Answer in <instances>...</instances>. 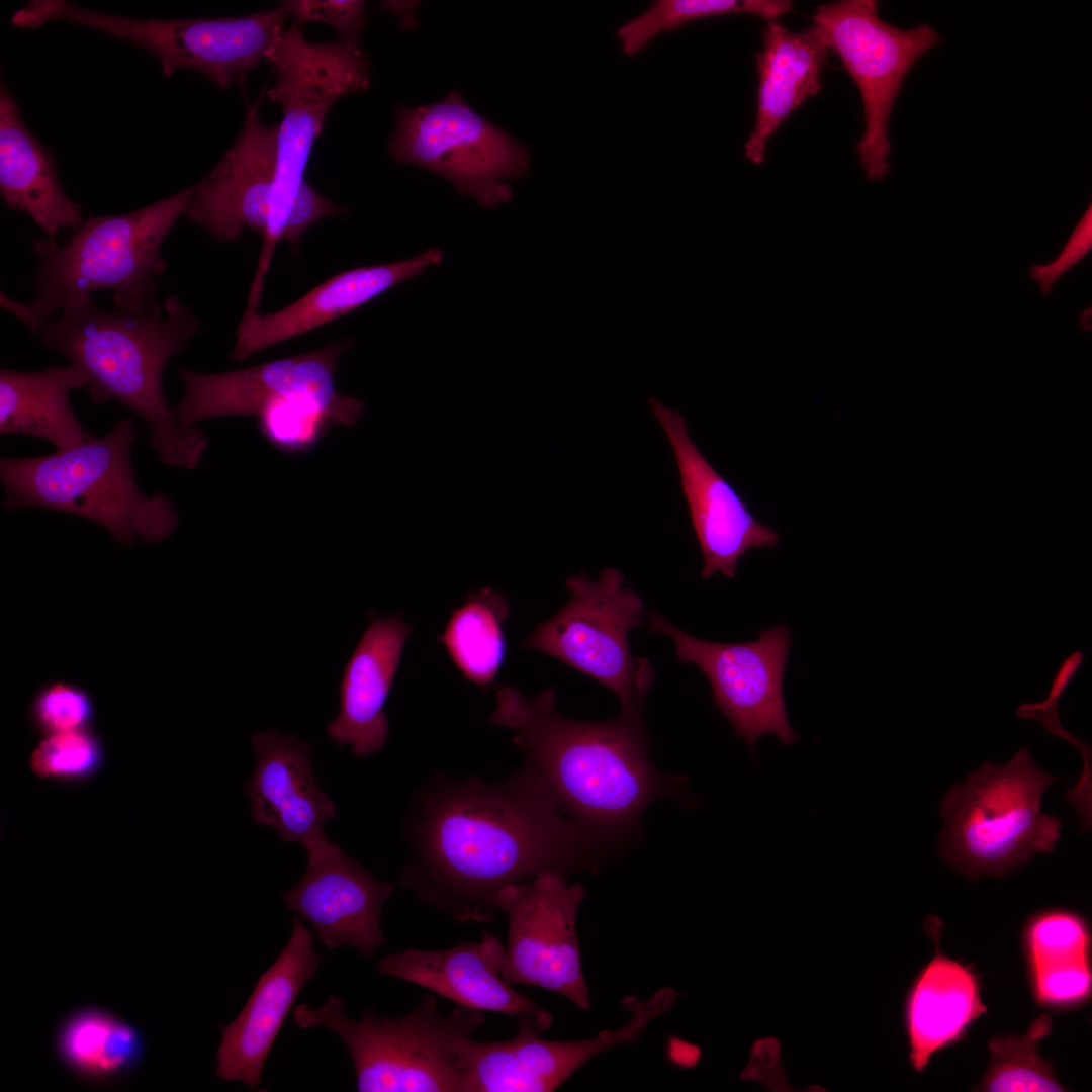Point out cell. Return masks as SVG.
<instances>
[{
    "instance_id": "32",
    "label": "cell",
    "mask_w": 1092,
    "mask_h": 1092,
    "mask_svg": "<svg viewBox=\"0 0 1092 1092\" xmlns=\"http://www.w3.org/2000/svg\"><path fill=\"white\" fill-rule=\"evenodd\" d=\"M786 0H657L643 13L623 23L615 32L624 55L633 57L665 31L707 17L727 14H752L767 22L779 20L793 11Z\"/></svg>"
},
{
    "instance_id": "30",
    "label": "cell",
    "mask_w": 1092,
    "mask_h": 1092,
    "mask_svg": "<svg viewBox=\"0 0 1092 1092\" xmlns=\"http://www.w3.org/2000/svg\"><path fill=\"white\" fill-rule=\"evenodd\" d=\"M66 1063L90 1078H107L132 1065L141 1052L136 1031L98 1010H84L68 1019L59 1036Z\"/></svg>"
},
{
    "instance_id": "31",
    "label": "cell",
    "mask_w": 1092,
    "mask_h": 1092,
    "mask_svg": "<svg viewBox=\"0 0 1092 1092\" xmlns=\"http://www.w3.org/2000/svg\"><path fill=\"white\" fill-rule=\"evenodd\" d=\"M1053 1019L1037 1016L1023 1035H996L989 1040L990 1061L974 1087L983 1092L1067 1091L1054 1065L1038 1053L1041 1040L1052 1032Z\"/></svg>"
},
{
    "instance_id": "39",
    "label": "cell",
    "mask_w": 1092,
    "mask_h": 1092,
    "mask_svg": "<svg viewBox=\"0 0 1092 1092\" xmlns=\"http://www.w3.org/2000/svg\"><path fill=\"white\" fill-rule=\"evenodd\" d=\"M1084 660L1085 655L1081 650L1073 652L1063 660L1057 673L1054 675L1046 699L1038 702L1040 707L1045 709H1058L1059 700L1081 669Z\"/></svg>"
},
{
    "instance_id": "11",
    "label": "cell",
    "mask_w": 1092,
    "mask_h": 1092,
    "mask_svg": "<svg viewBox=\"0 0 1092 1092\" xmlns=\"http://www.w3.org/2000/svg\"><path fill=\"white\" fill-rule=\"evenodd\" d=\"M812 20L859 90L866 126L855 150L867 180L883 181L892 172L888 125L896 99L912 67L941 38L925 23L911 29L887 23L874 0L821 4Z\"/></svg>"
},
{
    "instance_id": "10",
    "label": "cell",
    "mask_w": 1092,
    "mask_h": 1092,
    "mask_svg": "<svg viewBox=\"0 0 1092 1092\" xmlns=\"http://www.w3.org/2000/svg\"><path fill=\"white\" fill-rule=\"evenodd\" d=\"M568 602L540 623L523 647L546 653L610 689L621 711L644 707L655 671L645 657H634L629 633L645 617L644 602L625 586L616 568L605 567L596 580L585 572L565 583Z\"/></svg>"
},
{
    "instance_id": "34",
    "label": "cell",
    "mask_w": 1092,
    "mask_h": 1092,
    "mask_svg": "<svg viewBox=\"0 0 1092 1092\" xmlns=\"http://www.w3.org/2000/svg\"><path fill=\"white\" fill-rule=\"evenodd\" d=\"M257 417L263 437L287 454L312 450L328 429L338 425L334 414L325 404L305 396L274 400L266 404Z\"/></svg>"
},
{
    "instance_id": "19",
    "label": "cell",
    "mask_w": 1092,
    "mask_h": 1092,
    "mask_svg": "<svg viewBox=\"0 0 1092 1092\" xmlns=\"http://www.w3.org/2000/svg\"><path fill=\"white\" fill-rule=\"evenodd\" d=\"M278 125H264L258 105L248 106L243 129L217 166L199 180L185 214L221 242L244 228L264 238L273 199Z\"/></svg>"
},
{
    "instance_id": "15",
    "label": "cell",
    "mask_w": 1092,
    "mask_h": 1092,
    "mask_svg": "<svg viewBox=\"0 0 1092 1092\" xmlns=\"http://www.w3.org/2000/svg\"><path fill=\"white\" fill-rule=\"evenodd\" d=\"M679 993L663 987L647 1000L625 998L632 1014L620 1028L601 1031L590 1039L547 1040L540 1037L552 1017L542 1010L518 1017L516 1035L503 1041L468 1039L464 1050L465 1092H551L596 1055L636 1040L646 1026L666 1013Z\"/></svg>"
},
{
    "instance_id": "17",
    "label": "cell",
    "mask_w": 1092,
    "mask_h": 1092,
    "mask_svg": "<svg viewBox=\"0 0 1092 1092\" xmlns=\"http://www.w3.org/2000/svg\"><path fill=\"white\" fill-rule=\"evenodd\" d=\"M648 404L673 450L679 481L703 555L701 576L734 577L740 558L756 547L775 548L780 535L761 524L737 490L692 441L681 414L655 397Z\"/></svg>"
},
{
    "instance_id": "24",
    "label": "cell",
    "mask_w": 1092,
    "mask_h": 1092,
    "mask_svg": "<svg viewBox=\"0 0 1092 1092\" xmlns=\"http://www.w3.org/2000/svg\"><path fill=\"white\" fill-rule=\"evenodd\" d=\"M411 631L400 613L373 618L346 664L340 712L327 733L336 745L349 744L357 757L380 751L388 738L383 707Z\"/></svg>"
},
{
    "instance_id": "9",
    "label": "cell",
    "mask_w": 1092,
    "mask_h": 1092,
    "mask_svg": "<svg viewBox=\"0 0 1092 1092\" xmlns=\"http://www.w3.org/2000/svg\"><path fill=\"white\" fill-rule=\"evenodd\" d=\"M290 12L286 2L247 16L140 19L89 10L64 0H32L19 11L23 27L66 21L100 30L154 55L164 76L179 69L204 74L225 89L269 60L281 46Z\"/></svg>"
},
{
    "instance_id": "7",
    "label": "cell",
    "mask_w": 1092,
    "mask_h": 1092,
    "mask_svg": "<svg viewBox=\"0 0 1092 1092\" xmlns=\"http://www.w3.org/2000/svg\"><path fill=\"white\" fill-rule=\"evenodd\" d=\"M1055 780L1033 762L1027 746L1004 764L985 762L941 801L939 854L975 880L1002 878L1035 853L1053 852L1062 822L1042 812L1041 800Z\"/></svg>"
},
{
    "instance_id": "14",
    "label": "cell",
    "mask_w": 1092,
    "mask_h": 1092,
    "mask_svg": "<svg viewBox=\"0 0 1092 1092\" xmlns=\"http://www.w3.org/2000/svg\"><path fill=\"white\" fill-rule=\"evenodd\" d=\"M584 896L582 885L554 873L502 889L496 906L507 915L508 934L500 976L508 984L537 986L589 1009L576 931Z\"/></svg>"
},
{
    "instance_id": "18",
    "label": "cell",
    "mask_w": 1092,
    "mask_h": 1092,
    "mask_svg": "<svg viewBox=\"0 0 1092 1092\" xmlns=\"http://www.w3.org/2000/svg\"><path fill=\"white\" fill-rule=\"evenodd\" d=\"M394 886L349 857L330 840L307 850V867L297 884L282 894L286 908L315 930L333 950L352 946L372 959L385 943L381 912Z\"/></svg>"
},
{
    "instance_id": "13",
    "label": "cell",
    "mask_w": 1092,
    "mask_h": 1092,
    "mask_svg": "<svg viewBox=\"0 0 1092 1092\" xmlns=\"http://www.w3.org/2000/svg\"><path fill=\"white\" fill-rule=\"evenodd\" d=\"M648 629L672 640L677 659L697 665L710 682L713 701L743 738L751 754L756 742L774 734L783 744L797 741L785 706L783 678L791 647L782 623L761 630L743 643H718L694 637L659 612L648 617Z\"/></svg>"
},
{
    "instance_id": "28",
    "label": "cell",
    "mask_w": 1092,
    "mask_h": 1092,
    "mask_svg": "<svg viewBox=\"0 0 1092 1092\" xmlns=\"http://www.w3.org/2000/svg\"><path fill=\"white\" fill-rule=\"evenodd\" d=\"M87 376L77 364L44 370H0V433L49 441L66 451L94 437L76 416L70 394L86 388Z\"/></svg>"
},
{
    "instance_id": "4",
    "label": "cell",
    "mask_w": 1092,
    "mask_h": 1092,
    "mask_svg": "<svg viewBox=\"0 0 1092 1092\" xmlns=\"http://www.w3.org/2000/svg\"><path fill=\"white\" fill-rule=\"evenodd\" d=\"M198 188L199 181L128 213L89 216L62 246L55 238L34 239L35 298L25 304L1 291V306L36 334L68 301L99 290L112 291L118 309L163 312L157 280L167 261L161 248Z\"/></svg>"
},
{
    "instance_id": "29",
    "label": "cell",
    "mask_w": 1092,
    "mask_h": 1092,
    "mask_svg": "<svg viewBox=\"0 0 1092 1092\" xmlns=\"http://www.w3.org/2000/svg\"><path fill=\"white\" fill-rule=\"evenodd\" d=\"M510 615L507 597L492 587L469 593L462 606L452 611L444 632L438 636L463 676L486 689L505 662V623Z\"/></svg>"
},
{
    "instance_id": "35",
    "label": "cell",
    "mask_w": 1092,
    "mask_h": 1092,
    "mask_svg": "<svg viewBox=\"0 0 1092 1092\" xmlns=\"http://www.w3.org/2000/svg\"><path fill=\"white\" fill-rule=\"evenodd\" d=\"M104 755L102 740L89 728L43 736L29 765L40 779L78 782L99 771Z\"/></svg>"
},
{
    "instance_id": "2",
    "label": "cell",
    "mask_w": 1092,
    "mask_h": 1092,
    "mask_svg": "<svg viewBox=\"0 0 1092 1092\" xmlns=\"http://www.w3.org/2000/svg\"><path fill=\"white\" fill-rule=\"evenodd\" d=\"M555 702L551 687L530 699L506 686L489 722L514 731L525 765L599 855L635 834L657 799L691 804L687 778L661 772L650 758L643 707L585 721L562 716Z\"/></svg>"
},
{
    "instance_id": "3",
    "label": "cell",
    "mask_w": 1092,
    "mask_h": 1092,
    "mask_svg": "<svg viewBox=\"0 0 1092 1092\" xmlns=\"http://www.w3.org/2000/svg\"><path fill=\"white\" fill-rule=\"evenodd\" d=\"M163 308L161 313L107 310L91 295L81 296L68 301L37 334L43 347L84 370L95 403L116 400L145 421L162 463L193 469L208 439L197 427L177 420L164 392L163 374L203 324L174 295L164 300Z\"/></svg>"
},
{
    "instance_id": "26",
    "label": "cell",
    "mask_w": 1092,
    "mask_h": 1092,
    "mask_svg": "<svg viewBox=\"0 0 1092 1092\" xmlns=\"http://www.w3.org/2000/svg\"><path fill=\"white\" fill-rule=\"evenodd\" d=\"M829 53L813 25L792 32L775 20L762 29V48L755 57L756 117L744 145L745 157L752 164L764 162L766 145L781 124L821 91V73Z\"/></svg>"
},
{
    "instance_id": "6",
    "label": "cell",
    "mask_w": 1092,
    "mask_h": 1092,
    "mask_svg": "<svg viewBox=\"0 0 1092 1092\" xmlns=\"http://www.w3.org/2000/svg\"><path fill=\"white\" fill-rule=\"evenodd\" d=\"M292 1016L300 1028L322 1026L340 1036L359 1092H465V1045L485 1021L484 1011L459 1004L443 1015L431 995L398 1017L368 1009L352 1020L337 995L318 1007L299 1004Z\"/></svg>"
},
{
    "instance_id": "20",
    "label": "cell",
    "mask_w": 1092,
    "mask_h": 1092,
    "mask_svg": "<svg viewBox=\"0 0 1092 1092\" xmlns=\"http://www.w3.org/2000/svg\"><path fill=\"white\" fill-rule=\"evenodd\" d=\"M251 741L256 758L245 792L253 820L306 851L329 841L325 826L336 808L314 775V746L275 729L254 732Z\"/></svg>"
},
{
    "instance_id": "27",
    "label": "cell",
    "mask_w": 1092,
    "mask_h": 1092,
    "mask_svg": "<svg viewBox=\"0 0 1092 1092\" xmlns=\"http://www.w3.org/2000/svg\"><path fill=\"white\" fill-rule=\"evenodd\" d=\"M0 191L7 208L29 215L47 238H55L63 229L74 231L84 221L81 205L65 193L52 157L25 126L13 96L3 84Z\"/></svg>"
},
{
    "instance_id": "16",
    "label": "cell",
    "mask_w": 1092,
    "mask_h": 1092,
    "mask_svg": "<svg viewBox=\"0 0 1092 1092\" xmlns=\"http://www.w3.org/2000/svg\"><path fill=\"white\" fill-rule=\"evenodd\" d=\"M352 347L344 340L317 350L222 372L201 373L178 367L184 395L173 408L184 426L222 416H257L268 403L285 397L305 396L325 404L338 425L354 426L362 418L364 401L336 390L334 377L341 355Z\"/></svg>"
},
{
    "instance_id": "12",
    "label": "cell",
    "mask_w": 1092,
    "mask_h": 1092,
    "mask_svg": "<svg viewBox=\"0 0 1092 1092\" xmlns=\"http://www.w3.org/2000/svg\"><path fill=\"white\" fill-rule=\"evenodd\" d=\"M388 143L399 164L425 168L451 182L460 194L493 208L512 198L508 179L526 175L529 150L487 121L457 90L423 106H400Z\"/></svg>"
},
{
    "instance_id": "36",
    "label": "cell",
    "mask_w": 1092,
    "mask_h": 1092,
    "mask_svg": "<svg viewBox=\"0 0 1092 1092\" xmlns=\"http://www.w3.org/2000/svg\"><path fill=\"white\" fill-rule=\"evenodd\" d=\"M30 719L43 736L89 729L96 707L90 693L69 681H49L39 688L30 703Z\"/></svg>"
},
{
    "instance_id": "33",
    "label": "cell",
    "mask_w": 1092,
    "mask_h": 1092,
    "mask_svg": "<svg viewBox=\"0 0 1092 1092\" xmlns=\"http://www.w3.org/2000/svg\"><path fill=\"white\" fill-rule=\"evenodd\" d=\"M1021 945L1027 976L1091 966L1090 925L1076 910L1054 907L1033 913L1022 927Z\"/></svg>"
},
{
    "instance_id": "23",
    "label": "cell",
    "mask_w": 1092,
    "mask_h": 1092,
    "mask_svg": "<svg viewBox=\"0 0 1092 1092\" xmlns=\"http://www.w3.org/2000/svg\"><path fill=\"white\" fill-rule=\"evenodd\" d=\"M505 945L484 931L480 941L438 950L408 948L389 953L376 969L428 989L456 1004L519 1017L539 1013L536 1002L515 991L500 976Z\"/></svg>"
},
{
    "instance_id": "25",
    "label": "cell",
    "mask_w": 1092,
    "mask_h": 1092,
    "mask_svg": "<svg viewBox=\"0 0 1092 1092\" xmlns=\"http://www.w3.org/2000/svg\"><path fill=\"white\" fill-rule=\"evenodd\" d=\"M930 921L927 928L935 934V953L914 977L903 1009L909 1063L916 1072H922L934 1054L961 1041L987 1011L979 976L972 966L939 950L937 925L935 919Z\"/></svg>"
},
{
    "instance_id": "5",
    "label": "cell",
    "mask_w": 1092,
    "mask_h": 1092,
    "mask_svg": "<svg viewBox=\"0 0 1092 1092\" xmlns=\"http://www.w3.org/2000/svg\"><path fill=\"white\" fill-rule=\"evenodd\" d=\"M139 435L131 414L117 420L106 435L75 448L38 457H2V506L75 515L99 524L124 546L138 539L165 540L179 519L167 494L147 495L136 483L131 450Z\"/></svg>"
},
{
    "instance_id": "21",
    "label": "cell",
    "mask_w": 1092,
    "mask_h": 1092,
    "mask_svg": "<svg viewBox=\"0 0 1092 1092\" xmlns=\"http://www.w3.org/2000/svg\"><path fill=\"white\" fill-rule=\"evenodd\" d=\"M313 941L311 931L294 917L284 948L260 975L238 1017L220 1027L216 1077L257 1089L266 1060L291 1007L324 959L315 952Z\"/></svg>"
},
{
    "instance_id": "1",
    "label": "cell",
    "mask_w": 1092,
    "mask_h": 1092,
    "mask_svg": "<svg viewBox=\"0 0 1092 1092\" xmlns=\"http://www.w3.org/2000/svg\"><path fill=\"white\" fill-rule=\"evenodd\" d=\"M403 826L411 860L398 884L459 922H491L506 886L543 873L568 879L600 856L526 765L495 781L435 775Z\"/></svg>"
},
{
    "instance_id": "37",
    "label": "cell",
    "mask_w": 1092,
    "mask_h": 1092,
    "mask_svg": "<svg viewBox=\"0 0 1092 1092\" xmlns=\"http://www.w3.org/2000/svg\"><path fill=\"white\" fill-rule=\"evenodd\" d=\"M285 2L294 23L301 26L312 21L325 22L337 30L338 38L341 39H358L367 21L365 1L297 0Z\"/></svg>"
},
{
    "instance_id": "8",
    "label": "cell",
    "mask_w": 1092,
    "mask_h": 1092,
    "mask_svg": "<svg viewBox=\"0 0 1092 1092\" xmlns=\"http://www.w3.org/2000/svg\"><path fill=\"white\" fill-rule=\"evenodd\" d=\"M300 27L291 23L269 60L276 82L267 94L279 104L282 120L269 229L254 277L258 284L265 282L275 248L284 241L295 200L308 185L305 168L330 108L349 93L366 91L371 83L369 61L358 39L310 42Z\"/></svg>"
},
{
    "instance_id": "22",
    "label": "cell",
    "mask_w": 1092,
    "mask_h": 1092,
    "mask_svg": "<svg viewBox=\"0 0 1092 1092\" xmlns=\"http://www.w3.org/2000/svg\"><path fill=\"white\" fill-rule=\"evenodd\" d=\"M443 258L440 249L431 248L405 260L342 271L279 311L244 314L231 358L243 361L265 348L339 318L440 265Z\"/></svg>"
},
{
    "instance_id": "38",
    "label": "cell",
    "mask_w": 1092,
    "mask_h": 1092,
    "mask_svg": "<svg viewBox=\"0 0 1092 1092\" xmlns=\"http://www.w3.org/2000/svg\"><path fill=\"white\" fill-rule=\"evenodd\" d=\"M1091 249L1092 205L1090 204L1072 232L1059 257L1045 265L1030 266V277L1038 283L1041 295L1046 297L1058 278L1081 261Z\"/></svg>"
}]
</instances>
